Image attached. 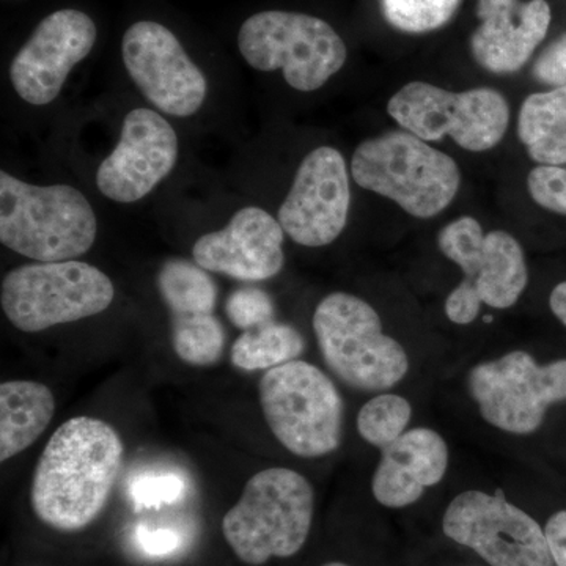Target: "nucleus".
<instances>
[{
    "instance_id": "39448f33",
    "label": "nucleus",
    "mask_w": 566,
    "mask_h": 566,
    "mask_svg": "<svg viewBox=\"0 0 566 566\" xmlns=\"http://www.w3.org/2000/svg\"><path fill=\"white\" fill-rule=\"evenodd\" d=\"M314 333L327 368L353 389L381 392L408 375L403 345L385 333L378 312L363 297L327 294L316 305Z\"/></svg>"
},
{
    "instance_id": "7ed1b4c3",
    "label": "nucleus",
    "mask_w": 566,
    "mask_h": 566,
    "mask_svg": "<svg viewBox=\"0 0 566 566\" xmlns=\"http://www.w3.org/2000/svg\"><path fill=\"white\" fill-rule=\"evenodd\" d=\"M314 510V488L304 475L264 469L249 479L240 501L223 516V538L248 565L293 557L307 542Z\"/></svg>"
},
{
    "instance_id": "0eeeda50",
    "label": "nucleus",
    "mask_w": 566,
    "mask_h": 566,
    "mask_svg": "<svg viewBox=\"0 0 566 566\" xmlns=\"http://www.w3.org/2000/svg\"><path fill=\"white\" fill-rule=\"evenodd\" d=\"M114 297L109 275L77 260L22 264L3 275L0 286L7 319L29 334L102 314Z\"/></svg>"
},
{
    "instance_id": "423d86ee",
    "label": "nucleus",
    "mask_w": 566,
    "mask_h": 566,
    "mask_svg": "<svg viewBox=\"0 0 566 566\" xmlns=\"http://www.w3.org/2000/svg\"><path fill=\"white\" fill-rule=\"evenodd\" d=\"M259 398L271 433L293 455L322 458L340 447L344 400L315 365L296 359L266 370Z\"/></svg>"
},
{
    "instance_id": "f8f14e48",
    "label": "nucleus",
    "mask_w": 566,
    "mask_h": 566,
    "mask_svg": "<svg viewBox=\"0 0 566 566\" xmlns=\"http://www.w3.org/2000/svg\"><path fill=\"white\" fill-rule=\"evenodd\" d=\"M122 57L142 95L164 114L186 118L202 109L207 77L166 25L134 22L123 35Z\"/></svg>"
},
{
    "instance_id": "5701e85b",
    "label": "nucleus",
    "mask_w": 566,
    "mask_h": 566,
    "mask_svg": "<svg viewBox=\"0 0 566 566\" xmlns=\"http://www.w3.org/2000/svg\"><path fill=\"white\" fill-rule=\"evenodd\" d=\"M303 334L290 324L270 322L244 331L232 348L234 367L244 371L271 370L292 363L304 353Z\"/></svg>"
},
{
    "instance_id": "bb28decb",
    "label": "nucleus",
    "mask_w": 566,
    "mask_h": 566,
    "mask_svg": "<svg viewBox=\"0 0 566 566\" xmlns=\"http://www.w3.org/2000/svg\"><path fill=\"white\" fill-rule=\"evenodd\" d=\"M226 311L230 322L243 331L255 329L274 319V303L270 294L253 286L230 294Z\"/></svg>"
},
{
    "instance_id": "cd10ccee",
    "label": "nucleus",
    "mask_w": 566,
    "mask_h": 566,
    "mask_svg": "<svg viewBox=\"0 0 566 566\" xmlns=\"http://www.w3.org/2000/svg\"><path fill=\"white\" fill-rule=\"evenodd\" d=\"M185 493V479L177 474L142 475L129 486V497L136 510L177 504Z\"/></svg>"
},
{
    "instance_id": "7c9ffc66",
    "label": "nucleus",
    "mask_w": 566,
    "mask_h": 566,
    "mask_svg": "<svg viewBox=\"0 0 566 566\" xmlns=\"http://www.w3.org/2000/svg\"><path fill=\"white\" fill-rule=\"evenodd\" d=\"M136 545L148 557H169L181 547V535L172 528L139 526Z\"/></svg>"
},
{
    "instance_id": "6ab92c4d",
    "label": "nucleus",
    "mask_w": 566,
    "mask_h": 566,
    "mask_svg": "<svg viewBox=\"0 0 566 566\" xmlns=\"http://www.w3.org/2000/svg\"><path fill=\"white\" fill-rule=\"evenodd\" d=\"M449 469V447L438 431L412 428L381 450L371 476V493L387 509L416 504L428 488L439 485Z\"/></svg>"
},
{
    "instance_id": "ddd939ff",
    "label": "nucleus",
    "mask_w": 566,
    "mask_h": 566,
    "mask_svg": "<svg viewBox=\"0 0 566 566\" xmlns=\"http://www.w3.org/2000/svg\"><path fill=\"white\" fill-rule=\"evenodd\" d=\"M439 251L463 271L461 286L497 311L513 307L526 292L528 271L524 249L504 230L483 232L472 216L447 223L438 234Z\"/></svg>"
},
{
    "instance_id": "9d476101",
    "label": "nucleus",
    "mask_w": 566,
    "mask_h": 566,
    "mask_svg": "<svg viewBox=\"0 0 566 566\" xmlns=\"http://www.w3.org/2000/svg\"><path fill=\"white\" fill-rule=\"evenodd\" d=\"M468 389L485 422L505 433L532 434L551 406L566 401V359L542 365L526 352L506 353L475 365Z\"/></svg>"
},
{
    "instance_id": "2eb2a0df",
    "label": "nucleus",
    "mask_w": 566,
    "mask_h": 566,
    "mask_svg": "<svg viewBox=\"0 0 566 566\" xmlns=\"http://www.w3.org/2000/svg\"><path fill=\"white\" fill-rule=\"evenodd\" d=\"M96 25L81 10L54 11L36 25L10 65V82L21 99L46 106L57 99L71 70L91 54Z\"/></svg>"
},
{
    "instance_id": "a878e982",
    "label": "nucleus",
    "mask_w": 566,
    "mask_h": 566,
    "mask_svg": "<svg viewBox=\"0 0 566 566\" xmlns=\"http://www.w3.org/2000/svg\"><path fill=\"white\" fill-rule=\"evenodd\" d=\"M463 0H379L390 28L412 35L439 31L452 21Z\"/></svg>"
},
{
    "instance_id": "f03ea898",
    "label": "nucleus",
    "mask_w": 566,
    "mask_h": 566,
    "mask_svg": "<svg viewBox=\"0 0 566 566\" xmlns=\"http://www.w3.org/2000/svg\"><path fill=\"white\" fill-rule=\"evenodd\" d=\"M98 222L73 186H36L0 172V241L40 263L69 262L91 251Z\"/></svg>"
},
{
    "instance_id": "4be33fe9",
    "label": "nucleus",
    "mask_w": 566,
    "mask_h": 566,
    "mask_svg": "<svg viewBox=\"0 0 566 566\" xmlns=\"http://www.w3.org/2000/svg\"><path fill=\"white\" fill-rule=\"evenodd\" d=\"M208 273L188 260L172 259L163 264L156 283L170 316L214 314L218 286Z\"/></svg>"
},
{
    "instance_id": "2f4dec72",
    "label": "nucleus",
    "mask_w": 566,
    "mask_h": 566,
    "mask_svg": "<svg viewBox=\"0 0 566 566\" xmlns=\"http://www.w3.org/2000/svg\"><path fill=\"white\" fill-rule=\"evenodd\" d=\"M545 534L556 566H566V510L549 517Z\"/></svg>"
},
{
    "instance_id": "f704fd0d",
    "label": "nucleus",
    "mask_w": 566,
    "mask_h": 566,
    "mask_svg": "<svg viewBox=\"0 0 566 566\" xmlns=\"http://www.w3.org/2000/svg\"><path fill=\"white\" fill-rule=\"evenodd\" d=\"M483 319H485V322H493V316H485Z\"/></svg>"
},
{
    "instance_id": "72a5a7b5",
    "label": "nucleus",
    "mask_w": 566,
    "mask_h": 566,
    "mask_svg": "<svg viewBox=\"0 0 566 566\" xmlns=\"http://www.w3.org/2000/svg\"><path fill=\"white\" fill-rule=\"evenodd\" d=\"M323 566H352V565L342 564V562H331V564H326Z\"/></svg>"
},
{
    "instance_id": "aec40b11",
    "label": "nucleus",
    "mask_w": 566,
    "mask_h": 566,
    "mask_svg": "<svg viewBox=\"0 0 566 566\" xmlns=\"http://www.w3.org/2000/svg\"><path fill=\"white\" fill-rule=\"evenodd\" d=\"M55 398L50 387L35 381H6L0 386V461L28 450L50 427Z\"/></svg>"
},
{
    "instance_id": "c756f323",
    "label": "nucleus",
    "mask_w": 566,
    "mask_h": 566,
    "mask_svg": "<svg viewBox=\"0 0 566 566\" xmlns=\"http://www.w3.org/2000/svg\"><path fill=\"white\" fill-rule=\"evenodd\" d=\"M532 74L539 84L549 85L553 88L566 85V32L557 36L538 55Z\"/></svg>"
},
{
    "instance_id": "20e7f679",
    "label": "nucleus",
    "mask_w": 566,
    "mask_h": 566,
    "mask_svg": "<svg viewBox=\"0 0 566 566\" xmlns=\"http://www.w3.org/2000/svg\"><path fill=\"white\" fill-rule=\"evenodd\" d=\"M352 177L417 219L441 214L461 188L455 159L405 129L364 140L353 153Z\"/></svg>"
},
{
    "instance_id": "4468645a",
    "label": "nucleus",
    "mask_w": 566,
    "mask_h": 566,
    "mask_svg": "<svg viewBox=\"0 0 566 566\" xmlns=\"http://www.w3.org/2000/svg\"><path fill=\"white\" fill-rule=\"evenodd\" d=\"M352 188L344 155L333 147L308 153L279 208L277 221L294 243L324 248L344 233Z\"/></svg>"
},
{
    "instance_id": "c85d7f7f",
    "label": "nucleus",
    "mask_w": 566,
    "mask_h": 566,
    "mask_svg": "<svg viewBox=\"0 0 566 566\" xmlns=\"http://www.w3.org/2000/svg\"><path fill=\"white\" fill-rule=\"evenodd\" d=\"M527 189L536 205L566 216V166H536L528 174Z\"/></svg>"
},
{
    "instance_id": "f257e3e1",
    "label": "nucleus",
    "mask_w": 566,
    "mask_h": 566,
    "mask_svg": "<svg viewBox=\"0 0 566 566\" xmlns=\"http://www.w3.org/2000/svg\"><path fill=\"white\" fill-rule=\"evenodd\" d=\"M123 442L112 424L73 417L51 436L31 486L33 513L55 531L77 532L102 515L120 475Z\"/></svg>"
},
{
    "instance_id": "dca6fc26",
    "label": "nucleus",
    "mask_w": 566,
    "mask_h": 566,
    "mask_svg": "<svg viewBox=\"0 0 566 566\" xmlns=\"http://www.w3.org/2000/svg\"><path fill=\"white\" fill-rule=\"evenodd\" d=\"M177 159L174 126L158 112L139 107L123 120L120 139L98 167L96 186L114 202H139L169 177Z\"/></svg>"
},
{
    "instance_id": "412c9836",
    "label": "nucleus",
    "mask_w": 566,
    "mask_h": 566,
    "mask_svg": "<svg viewBox=\"0 0 566 566\" xmlns=\"http://www.w3.org/2000/svg\"><path fill=\"white\" fill-rule=\"evenodd\" d=\"M517 137L538 166H566V85L524 99Z\"/></svg>"
},
{
    "instance_id": "1a4fd4ad",
    "label": "nucleus",
    "mask_w": 566,
    "mask_h": 566,
    "mask_svg": "<svg viewBox=\"0 0 566 566\" xmlns=\"http://www.w3.org/2000/svg\"><path fill=\"white\" fill-rule=\"evenodd\" d=\"M401 129L424 142L450 137L465 151L491 150L504 139L510 106L502 93L479 87L450 92L428 82H409L387 103Z\"/></svg>"
},
{
    "instance_id": "393cba45",
    "label": "nucleus",
    "mask_w": 566,
    "mask_h": 566,
    "mask_svg": "<svg viewBox=\"0 0 566 566\" xmlns=\"http://www.w3.org/2000/svg\"><path fill=\"white\" fill-rule=\"evenodd\" d=\"M411 419V401L397 394H379L360 408L357 433L367 444L385 450L408 431Z\"/></svg>"
},
{
    "instance_id": "6e6552de",
    "label": "nucleus",
    "mask_w": 566,
    "mask_h": 566,
    "mask_svg": "<svg viewBox=\"0 0 566 566\" xmlns=\"http://www.w3.org/2000/svg\"><path fill=\"white\" fill-rule=\"evenodd\" d=\"M238 48L252 69L283 71L290 87L315 92L344 69L348 50L333 25L294 11H260L238 33Z\"/></svg>"
},
{
    "instance_id": "9b49d317",
    "label": "nucleus",
    "mask_w": 566,
    "mask_h": 566,
    "mask_svg": "<svg viewBox=\"0 0 566 566\" xmlns=\"http://www.w3.org/2000/svg\"><path fill=\"white\" fill-rule=\"evenodd\" d=\"M442 531L491 566H556L545 528L501 490L458 494L447 506Z\"/></svg>"
},
{
    "instance_id": "a211bd4d",
    "label": "nucleus",
    "mask_w": 566,
    "mask_h": 566,
    "mask_svg": "<svg viewBox=\"0 0 566 566\" xmlns=\"http://www.w3.org/2000/svg\"><path fill=\"white\" fill-rule=\"evenodd\" d=\"M476 18L472 57L490 73L513 74L546 39L553 13L546 0H476Z\"/></svg>"
},
{
    "instance_id": "473e14b6",
    "label": "nucleus",
    "mask_w": 566,
    "mask_h": 566,
    "mask_svg": "<svg viewBox=\"0 0 566 566\" xmlns=\"http://www.w3.org/2000/svg\"><path fill=\"white\" fill-rule=\"evenodd\" d=\"M549 307L553 314L556 315L558 322L566 327V282L558 283L554 286L549 296Z\"/></svg>"
},
{
    "instance_id": "f3484780",
    "label": "nucleus",
    "mask_w": 566,
    "mask_h": 566,
    "mask_svg": "<svg viewBox=\"0 0 566 566\" xmlns=\"http://www.w3.org/2000/svg\"><path fill=\"white\" fill-rule=\"evenodd\" d=\"M283 229L259 207L243 208L226 229L207 233L192 248L193 262L210 273L244 282H262L281 273L285 264Z\"/></svg>"
},
{
    "instance_id": "b1692460",
    "label": "nucleus",
    "mask_w": 566,
    "mask_h": 566,
    "mask_svg": "<svg viewBox=\"0 0 566 566\" xmlns=\"http://www.w3.org/2000/svg\"><path fill=\"white\" fill-rule=\"evenodd\" d=\"M174 352L182 363L210 367L219 363L226 348V329L218 316H170Z\"/></svg>"
}]
</instances>
